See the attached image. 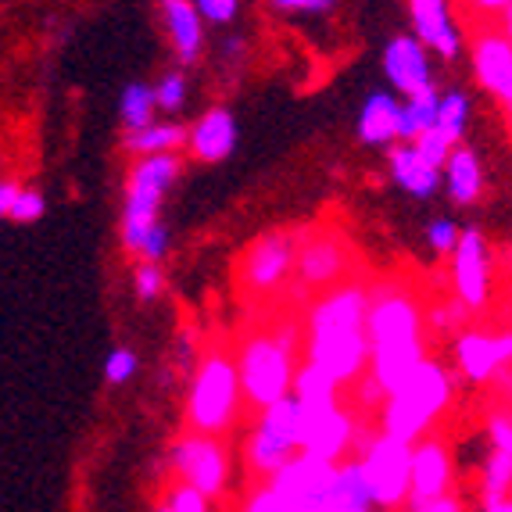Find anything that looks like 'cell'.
Wrapping results in <instances>:
<instances>
[{"label": "cell", "mask_w": 512, "mask_h": 512, "mask_svg": "<svg viewBox=\"0 0 512 512\" xmlns=\"http://www.w3.org/2000/svg\"><path fill=\"white\" fill-rule=\"evenodd\" d=\"M298 251H301V233L294 230H269L255 237L244 248L237 265L240 287L255 298L276 294L291 283L294 269H298Z\"/></svg>", "instance_id": "30bf717a"}, {"label": "cell", "mask_w": 512, "mask_h": 512, "mask_svg": "<svg viewBox=\"0 0 512 512\" xmlns=\"http://www.w3.org/2000/svg\"><path fill=\"white\" fill-rule=\"evenodd\" d=\"M154 512H169V509H165V502H162V505H158V509H154Z\"/></svg>", "instance_id": "1f68e13d"}, {"label": "cell", "mask_w": 512, "mask_h": 512, "mask_svg": "<svg viewBox=\"0 0 512 512\" xmlns=\"http://www.w3.org/2000/svg\"><path fill=\"white\" fill-rule=\"evenodd\" d=\"M402 108L405 97L387 90H369L362 97L359 119H355V137L362 147H384L391 151L394 144H402Z\"/></svg>", "instance_id": "2e32d148"}, {"label": "cell", "mask_w": 512, "mask_h": 512, "mask_svg": "<svg viewBox=\"0 0 512 512\" xmlns=\"http://www.w3.org/2000/svg\"><path fill=\"white\" fill-rule=\"evenodd\" d=\"M15 194H18V183L15 180H0V219H8V215H11Z\"/></svg>", "instance_id": "f546056e"}, {"label": "cell", "mask_w": 512, "mask_h": 512, "mask_svg": "<svg viewBox=\"0 0 512 512\" xmlns=\"http://www.w3.org/2000/svg\"><path fill=\"white\" fill-rule=\"evenodd\" d=\"M359 444V419L344 402L319 412H301V455L341 466V462H348V452H355Z\"/></svg>", "instance_id": "7c38bea8"}, {"label": "cell", "mask_w": 512, "mask_h": 512, "mask_svg": "<svg viewBox=\"0 0 512 512\" xmlns=\"http://www.w3.org/2000/svg\"><path fill=\"white\" fill-rule=\"evenodd\" d=\"M502 36L512 43V4H502Z\"/></svg>", "instance_id": "4dcf8cb0"}, {"label": "cell", "mask_w": 512, "mask_h": 512, "mask_svg": "<svg viewBox=\"0 0 512 512\" xmlns=\"http://www.w3.org/2000/svg\"><path fill=\"white\" fill-rule=\"evenodd\" d=\"M265 8L276 11V15H333L337 4L333 0H273Z\"/></svg>", "instance_id": "f1b7e54d"}, {"label": "cell", "mask_w": 512, "mask_h": 512, "mask_svg": "<svg viewBox=\"0 0 512 512\" xmlns=\"http://www.w3.org/2000/svg\"><path fill=\"white\" fill-rule=\"evenodd\" d=\"M240 409H244V391H240L237 359L222 348L205 351L187 384V402H183L187 430L208 437L230 434L237 427Z\"/></svg>", "instance_id": "5b68a950"}, {"label": "cell", "mask_w": 512, "mask_h": 512, "mask_svg": "<svg viewBox=\"0 0 512 512\" xmlns=\"http://www.w3.org/2000/svg\"><path fill=\"white\" fill-rule=\"evenodd\" d=\"M301 355L341 391L369 373V291L362 283H341L308 301Z\"/></svg>", "instance_id": "6da1fadb"}, {"label": "cell", "mask_w": 512, "mask_h": 512, "mask_svg": "<svg viewBox=\"0 0 512 512\" xmlns=\"http://www.w3.org/2000/svg\"><path fill=\"white\" fill-rule=\"evenodd\" d=\"M122 151L140 162V158H162V154H180L187 151V126L183 122H154V126L140 129V133H126L122 137Z\"/></svg>", "instance_id": "d6986e66"}, {"label": "cell", "mask_w": 512, "mask_h": 512, "mask_svg": "<svg viewBox=\"0 0 512 512\" xmlns=\"http://www.w3.org/2000/svg\"><path fill=\"white\" fill-rule=\"evenodd\" d=\"M301 452V409L283 398L273 409L258 412V423L244 437V466L255 480H273Z\"/></svg>", "instance_id": "52a82bcc"}, {"label": "cell", "mask_w": 512, "mask_h": 512, "mask_svg": "<svg viewBox=\"0 0 512 512\" xmlns=\"http://www.w3.org/2000/svg\"><path fill=\"white\" fill-rule=\"evenodd\" d=\"M455 380L459 376L444 366L441 359L427 355V362L405 380L387 402L380 405V434L394 437L402 444H416L427 437V430L448 412L455 398Z\"/></svg>", "instance_id": "277c9868"}, {"label": "cell", "mask_w": 512, "mask_h": 512, "mask_svg": "<svg viewBox=\"0 0 512 512\" xmlns=\"http://www.w3.org/2000/svg\"><path fill=\"white\" fill-rule=\"evenodd\" d=\"M491 265L495 255L477 233L462 230L459 248H455L452 262H448V276H452V294L466 312L487 305V291H491Z\"/></svg>", "instance_id": "5bb4252c"}, {"label": "cell", "mask_w": 512, "mask_h": 512, "mask_svg": "<svg viewBox=\"0 0 512 512\" xmlns=\"http://www.w3.org/2000/svg\"><path fill=\"white\" fill-rule=\"evenodd\" d=\"M298 330L280 326V330H255L248 333L237 348V373L244 405L248 409H273L276 402L291 398L294 376H298Z\"/></svg>", "instance_id": "3957f363"}, {"label": "cell", "mask_w": 512, "mask_h": 512, "mask_svg": "<svg viewBox=\"0 0 512 512\" xmlns=\"http://www.w3.org/2000/svg\"><path fill=\"white\" fill-rule=\"evenodd\" d=\"M162 29L169 36V47L180 65H197L205 54V22L197 18V8L190 0H165L158 4Z\"/></svg>", "instance_id": "ac0fdd59"}, {"label": "cell", "mask_w": 512, "mask_h": 512, "mask_svg": "<svg viewBox=\"0 0 512 512\" xmlns=\"http://www.w3.org/2000/svg\"><path fill=\"white\" fill-rule=\"evenodd\" d=\"M137 369H140L137 351H129V348H111L108 355H104V384H108V387L129 384V380L137 376Z\"/></svg>", "instance_id": "603a6c76"}, {"label": "cell", "mask_w": 512, "mask_h": 512, "mask_svg": "<svg viewBox=\"0 0 512 512\" xmlns=\"http://www.w3.org/2000/svg\"><path fill=\"white\" fill-rule=\"evenodd\" d=\"M197 18L205 22V29H222V26H233L240 15V4L237 0H197Z\"/></svg>", "instance_id": "4316f807"}, {"label": "cell", "mask_w": 512, "mask_h": 512, "mask_svg": "<svg viewBox=\"0 0 512 512\" xmlns=\"http://www.w3.org/2000/svg\"><path fill=\"white\" fill-rule=\"evenodd\" d=\"M237 512H294V509L276 495L273 484H255L248 495H244V502H240Z\"/></svg>", "instance_id": "83f0119b"}, {"label": "cell", "mask_w": 512, "mask_h": 512, "mask_svg": "<svg viewBox=\"0 0 512 512\" xmlns=\"http://www.w3.org/2000/svg\"><path fill=\"white\" fill-rule=\"evenodd\" d=\"M423 362L427 337L416 301L398 287L369 294V380L384 394H394Z\"/></svg>", "instance_id": "7a4b0ae2"}, {"label": "cell", "mask_w": 512, "mask_h": 512, "mask_svg": "<svg viewBox=\"0 0 512 512\" xmlns=\"http://www.w3.org/2000/svg\"><path fill=\"white\" fill-rule=\"evenodd\" d=\"M452 491V466L441 437H423L412 444V505L441 502Z\"/></svg>", "instance_id": "e0dca14e"}, {"label": "cell", "mask_w": 512, "mask_h": 512, "mask_svg": "<svg viewBox=\"0 0 512 512\" xmlns=\"http://www.w3.org/2000/svg\"><path fill=\"white\" fill-rule=\"evenodd\" d=\"M240 129L226 104H212L187 126V154L201 165H219L237 151Z\"/></svg>", "instance_id": "9a60e30c"}, {"label": "cell", "mask_w": 512, "mask_h": 512, "mask_svg": "<svg viewBox=\"0 0 512 512\" xmlns=\"http://www.w3.org/2000/svg\"><path fill=\"white\" fill-rule=\"evenodd\" d=\"M43 212H47V197H43L36 187H18L8 219L18 222V226H29V222H40Z\"/></svg>", "instance_id": "cb8c5ba5"}, {"label": "cell", "mask_w": 512, "mask_h": 512, "mask_svg": "<svg viewBox=\"0 0 512 512\" xmlns=\"http://www.w3.org/2000/svg\"><path fill=\"white\" fill-rule=\"evenodd\" d=\"M183 172V154H162V158H140L129 165L126 176V201H122V248L133 251L137 240L151 230L154 222H162L165 194L176 187Z\"/></svg>", "instance_id": "8992f818"}, {"label": "cell", "mask_w": 512, "mask_h": 512, "mask_svg": "<svg viewBox=\"0 0 512 512\" xmlns=\"http://www.w3.org/2000/svg\"><path fill=\"white\" fill-rule=\"evenodd\" d=\"M154 115H158V101H154V86L147 83H129L119 97V119L126 126V133H140V129L154 126Z\"/></svg>", "instance_id": "44dd1931"}, {"label": "cell", "mask_w": 512, "mask_h": 512, "mask_svg": "<svg viewBox=\"0 0 512 512\" xmlns=\"http://www.w3.org/2000/svg\"><path fill=\"white\" fill-rule=\"evenodd\" d=\"M380 69L384 79L398 97H416V94H444L448 86L441 83V72L448 69L444 61H437L434 54L405 29V33H391L380 51Z\"/></svg>", "instance_id": "8fae6325"}, {"label": "cell", "mask_w": 512, "mask_h": 512, "mask_svg": "<svg viewBox=\"0 0 512 512\" xmlns=\"http://www.w3.org/2000/svg\"><path fill=\"white\" fill-rule=\"evenodd\" d=\"M359 466L366 473L376 512H398L412 498V444L376 434L359 444Z\"/></svg>", "instance_id": "9c48e42d"}, {"label": "cell", "mask_w": 512, "mask_h": 512, "mask_svg": "<svg viewBox=\"0 0 512 512\" xmlns=\"http://www.w3.org/2000/svg\"><path fill=\"white\" fill-rule=\"evenodd\" d=\"M154 101H158V111H169V115L183 111L190 101V79L183 76L180 69L165 72V76L154 83Z\"/></svg>", "instance_id": "7402d4cb"}, {"label": "cell", "mask_w": 512, "mask_h": 512, "mask_svg": "<svg viewBox=\"0 0 512 512\" xmlns=\"http://www.w3.org/2000/svg\"><path fill=\"white\" fill-rule=\"evenodd\" d=\"M133 291H137L140 301H158V298H162V294H165L162 265L137 262V269H133Z\"/></svg>", "instance_id": "d4e9b609"}, {"label": "cell", "mask_w": 512, "mask_h": 512, "mask_svg": "<svg viewBox=\"0 0 512 512\" xmlns=\"http://www.w3.org/2000/svg\"><path fill=\"white\" fill-rule=\"evenodd\" d=\"M291 398L298 402L301 412H319V409H330V405H341V387L333 384L323 369L301 362L298 376H294Z\"/></svg>", "instance_id": "ffe728a7"}, {"label": "cell", "mask_w": 512, "mask_h": 512, "mask_svg": "<svg viewBox=\"0 0 512 512\" xmlns=\"http://www.w3.org/2000/svg\"><path fill=\"white\" fill-rule=\"evenodd\" d=\"M162 502L169 512H215V502H208L205 495H197L194 487L187 484H172Z\"/></svg>", "instance_id": "484cf974"}, {"label": "cell", "mask_w": 512, "mask_h": 512, "mask_svg": "<svg viewBox=\"0 0 512 512\" xmlns=\"http://www.w3.org/2000/svg\"><path fill=\"white\" fill-rule=\"evenodd\" d=\"M351 269V244L341 233H308L301 237V251H298V287L301 291H333L341 287V280Z\"/></svg>", "instance_id": "4fadbf2b"}, {"label": "cell", "mask_w": 512, "mask_h": 512, "mask_svg": "<svg viewBox=\"0 0 512 512\" xmlns=\"http://www.w3.org/2000/svg\"><path fill=\"white\" fill-rule=\"evenodd\" d=\"M169 470L176 473L180 484L194 487L197 495L215 502L233 484V452L222 437L187 430L169 444Z\"/></svg>", "instance_id": "ba28073f"}]
</instances>
